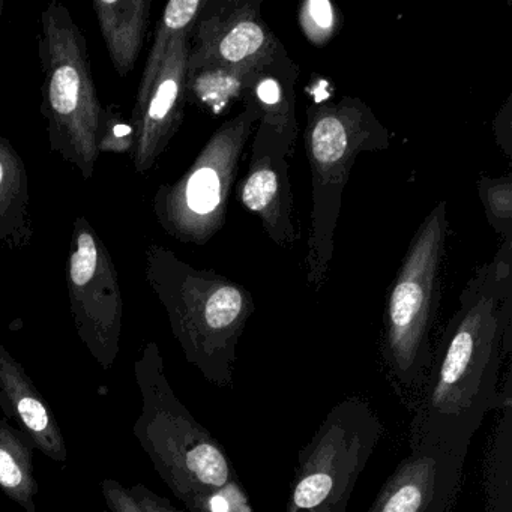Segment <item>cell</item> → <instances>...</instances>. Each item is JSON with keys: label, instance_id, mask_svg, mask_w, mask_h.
Returning <instances> with one entry per match:
<instances>
[{"label": "cell", "instance_id": "22", "mask_svg": "<svg viewBox=\"0 0 512 512\" xmlns=\"http://www.w3.org/2000/svg\"><path fill=\"white\" fill-rule=\"evenodd\" d=\"M488 223L502 242H512V179L481 178L476 185Z\"/></svg>", "mask_w": 512, "mask_h": 512}, {"label": "cell", "instance_id": "17", "mask_svg": "<svg viewBox=\"0 0 512 512\" xmlns=\"http://www.w3.org/2000/svg\"><path fill=\"white\" fill-rule=\"evenodd\" d=\"M31 194L28 170L14 146L0 134V245L22 250L31 244Z\"/></svg>", "mask_w": 512, "mask_h": 512}, {"label": "cell", "instance_id": "15", "mask_svg": "<svg viewBox=\"0 0 512 512\" xmlns=\"http://www.w3.org/2000/svg\"><path fill=\"white\" fill-rule=\"evenodd\" d=\"M238 194L242 206L259 217L272 242L289 247L301 239V232L293 223L287 160L251 158L248 172L239 182Z\"/></svg>", "mask_w": 512, "mask_h": 512}, {"label": "cell", "instance_id": "8", "mask_svg": "<svg viewBox=\"0 0 512 512\" xmlns=\"http://www.w3.org/2000/svg\"><path fill=\"white\" fill-rule=\"evenodd\" d=\"M382 431L367 401L352 397L335 404L299 452L286 512H346Z\"/></svg>", "mask_w": 512, "mask_h": 512}, {"label": "cell", "instance_id": "7", "mask_svg": "<svg viewBox=\"0 0 512 512\" xmlns=\"http://www.w3.org/2000/svg\"><path fill=\"white\" fill-rule=\"evenodd\" d=\"M257 122L259 109L248 95L244 109L212 134L184 176L157 191L155 214L170 236L203 245L223 229L239 161Z\"/></svg>", "mask_w": 512, "mask_h": 512}, {"label": "cell", "instance_id": "4", "mask_svg": "<svg viewBox=\"0 0 512 512\" xmlns=\"http://www.w3.org/2000/svg\"><path fill=\"white\" fill-rule=\"evenodd\" d=\"M305 152L311 173V226L305 275L322 289L335 250V230L353 164L362 152L391 146L388 130L373 110L356 97L307 107Z\"/></svg>", "mask_w": 512, "mask_h": 512}, {"label": "cell", "instance_id": "23", "mask_svg": "<svg viewBox=\"0 0 512 512\" xmlns=\"http://www.w3.org/2000/svg\"><path fill=\"white\" fill-rule=\"evenodd\" d=\"M299 26L314 46H325L338 29V11L329 0H307L299 8Z\"/></svg>", "mask_w": 512, "mask_h": 512}, {"label": "cell", "instance_id": "25", "mask_svg": "<svg viewBox=\"0 0 512 512\" xmlns=\"http://www.w3.org/2000/svg\"><path fill=\"white\" fill-rule=\"evenodd\" d=\"M191 512H253L250 499L239 479L206 494L190 508Z\"/></svg>", "mask_w": 512, "mask_h": 512}, {"label": "cell", "instance_id": "9", "mask_svg": "<svg viewBox=\"0 0 512 512\" xmlns=\"http://www.w3.org/2000/svg\"><path fill=\"white\" fill-rule=\"evenodd\" d=\"M68 293L80 340L110 370L121 350L124 301L112 256L85 217L74 223Z\"/></svg>", "mask_w": 512, "mask_h": 512}, {"label": "cell", "instance_id": "20", "mask_svg": "<svg viewBox=\"0 0 512 512\" xmlns=\"http://www.w3.org/2000/svg\"><path fill=\"white\" fill-rule=\"evenodd\" d=\"M31 440L0 418V490L28 512L37 511L38 482L32 466Z\"/></svg>", "mask_w": 512, "mask_h": 512}, {"label": "cell", "instance_id": "2", "mask_svg": "<svg viewBox=\"0 0 512 512\" xmlns=\"http://www.w3.org/2000/svg\"><path fill=\"white\" fill-rule=\"evenodd\" d=\"M146 280L166 310L185 359L208 382L232 385L239 340L254 313L250 290L217 272L194 268L160 245L146 251Z\"/></svg>", "mask_w": 512, "mask_h": 512}, {"label": "cell", "instance_id": "26", "mask_svg": "<svg viewBox=\"0 0 512 512\" xmlns=\"http://www.w3.org/2000/svg\"><path fill=\"white\" fill-rule=\"evenodd\" d=\"M101 490H103L109 512H143L131 494L130 488L124 487L119 482L104 479L101 482Z\"/></svg>", "mask_w": 512, "mask_h": 512}, {"label": "cell", "instance_id": "16", "mask_svg": "<svg viewBox=\"0 0 512 512\" xmlns=\"http://www.w3.org/2000/svg\"><path fill=\"white\" fill-rule=\"evenodd\" d=\"M151 0H95L98 23L116 73L127 77L145 43Z\"/></svg>", "mask_w": 512, "mask_h": 512}, {"label": "cell", "instance_id": "19", "mask_svg": "<svg viewBox=\"0 0 512 512\" xmlns=\"http://www.w3.org/2000/svg\"><path fill=\"white\" fill-rule=\"evenodd\" d=\"M263 70L208 67L190 71L187 73V100L190 98L212 115H223L233 104L245 101Z\"/></svg>", "mask_w": 512, "mask_h": 512}, {"label": "cell", "instance_id": "6", "mask_svg": "<svg viewBox=\"0 0 512 512\" xmlns=\"http://www.w3.org/2000/svg\"><path fill=\"white\" fill-rule=\"evenodd\" d=\"M448 217L439 202L416 229L388 293L383 356L403 388L418 386L430 370L431 331L442 293Z\"/></svg>", "mask_w": 512, "mask_h": 512}, {"label": "cell", "instance_id": "12", "mask_svg": "<svg viewBox=\"0 0 512 512\" xmlns=\"http://www.w3.org/2000/svg\"><path fill=\"white\" fill-rule=\"evenodd\" d=\"M190 32L173 38L154 88L146 101L136 145L133 164L137 172H151L170 140L178 131L187 103V67L190 56Z\"/></svg>", "mask_w": 512, "mask_h": 512}, {"label": "cell", "instance_id": "13", "mask_svg": "<svg viewBox=\"0 0 512 512\" xmlns=\"http://www.w3.org/2000/svg\"><path fill=\"white\" fill-rule=\"evenodd\" d=\"M298 67L286 47L254 82L250 95L259 109V122L251 143V158L287 160L298 137L296 82Z\"/></svg>", "mask_w": 512, "mask_h": 512}, {"label": "cell", "instance_id": "3", "mask_svg": "<svg viewBox=\"0 0 512 512\" xmlns=\"http://www.w3.org/2000/svg\"><path fill=\"white\" fill-rule=\"evenodd\" d=\"M134 377L142 395L134 436L176 499L190 509L206 494L236 481L223 446L173 391L157 343L143 347L134 362Z\"/></svg>", "mask_w": 512, "mask_h": 512}, {"label": "cell", "instance_id": "10", "mask_svg": "<svg viewBox=\"0 0 512 512\" xmlns=\"http://www.w3.org/2000/svg\"><path fill=\"white\" fill-rule=\"evenodd\" d=\"M262 0L208 2L191 29L187 73L200 68L263 70L284 49L263 22Z\"/></svg>", "mask_w": 512, "mask_h": 512}, {"label": "cell", "instance_id": "29", "mask_svg": "<svg viewBox=\"0 0 512 512\" xmlns=\"http://www.w3.org/2000/svg\"><path fill=\"white\" fill-rule=\"evenodd\" d=\"M4 14V2H0V17Z\"/></svg>", "mask_w": 512, "mask_h": 512}, {"label": "cell", "instance_id": "21", "mask_svg": "<svg viewBox=\"0 0 512 512\" xmlns=\"http://www.w3.org/2000/svg\"><path fill=\"white\" fill-rule=\"evenodd\" d=\"M511 382L503 397L502 419L497 424L488 458L487 500L490 512H512V398Z\"/></svg>", "mask_w": 512, "mask_h": 512}, {"label": "cell", "instance_id": "28", "mask_svg": "<svg viewBox=\"0 0 512 512\" xmlns=\"http://www.w3.org/2000/svg\"><path fill=\"white\" fill-rule=\"evenodd\" d=\"M130 491L143 512H181L166 497L158 496L145 485L137 484Z\"/></svg>", "mask_w": 512, "mask_h": 512}, {"label": "cell", "instance_id": "24", "mask_svg": "<svg viewBox=\"0 0 512 512\" xmlns=\"http://www.w3.org/2000/svg\"><path fill=\"white\" fill-rule=\"evenodd\" d=\"M134 145H136V134L131 124L124 122L116 110L104 107L101 115L100 139H98L100 154H128L133 152Z\"/></svg>", "mask_w": 512, "mask_h": 512}, {"label": "cell", "instance_id": "1", "mask_svg": "<svg viewBox=\"0 0 512 512\" xmlns=\"http://www.w3.org/2000/svg\"><path fill=\"white\" fill-rule=\"evenodd\" d=\"M511 341L512 242H502L461 290L460 304L437 343L413 419L412 446L466 457L485 416L502 406L506 389L500 394V367Z\"/></svg>", "mask_w": 512, "mask_h": 512}, {"label": "cell", "instance_id": "14", "mask_svg": "<svg viewBox=\"0 0 512 512\" xmlns=\"http://www.w3.org/2000/svg\"><path fill=\"white\" fill-rule=\"evenodd\" d=\"M0 407L19 422L35 449L65 463L67 445L61 427L25 367L0 343Z\"/></svg>", "mask_w": 512, "mask_h": 512}, {"label": "cell", "instance_id": "11", "mask_svg": "<svg viewBox=\"0 0 512 512\" xmlns=\"http://www.w3.org/2000/svg\"><path fill=\"white\" fill-rule=\"evenodd\" d=\"M464 455L412 446L368 512H449L463 478Z\"/></svg>", "mask_w": 512, "mask_h": 512}, {"label": "cell", "instance_id": "18", "mask_svg": "<svg viewBox=\"0 0 512 512\" xmlns=\"http://www.w3.org/2000/svg\"><path fill=\"white\" fill-rule=\"evenodd\" d=\"M206 5H208L206 0H172L164 8L163 16H161L157 31H155L154 44H152L151 53H149L142 80H140L139 92H137L136 104H134L133 116H131L130 124L136 136L146 101L154 88L155 80L160 74L173 38L181 32L191 31Z\"/></svg>", "mask_w": 512, "mask_h": 512}, {"label": "cell", "instance_id": "27", "mask_svg": "<svg viewBox=\"0 0 512 512\" xmlns=\"http://www.w3.org/2000/svg\"><path fill=\"white\" fill-rule=\"evenodd\" d=\"M494 136H496L497 145L505 152L506 157L512 155V98H508L503 104L500 112L497 113L494 121Z\"/></svg>", "mask_w": 512, "mask_h": 512}, {"label": "cell", "instance_id": "5", "mask_svg": "<svg viewBox=\"0 0 512 512\" xmlns=\"http://www.w3.org/2000/svg\"><path fill=\"white\" fill-rule=\"evenodd\" d=\"M38 55L44 71L43 112L50 149L94 176L104 107L92 79L88 44L67 7L52 2L41 16Z\"/></svg>", "mask_w": 512, "mask_h": 512}]
</instances>
